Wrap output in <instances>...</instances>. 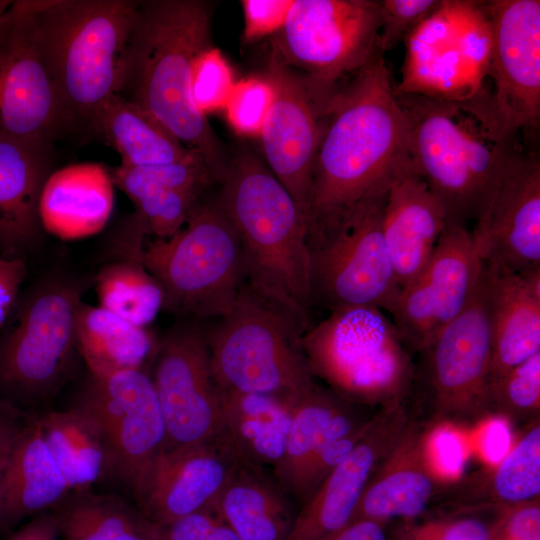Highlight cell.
Here are the masks:
<instances>
[{
    "instance_id": "ac0fdd59",
    "label": "cell",
    "mask_w": 540,
    "mask_h": 540,
    "mask_svg": "<svg viewBox=\"0 0 540 540\" xmlns=\"http://www.w3.org/2000/svg\"><path fill=\"white\" fill-rule=\"evenodd\" d=\"M70 132L39 52L29 0L0 25V137L52 144Z\"/></svg>"
},
{
    "instance_id": "60d3db41",
    "label": "cell",
    "mask_w": 540,
    "mask_h": 540,
    "mask_svg": "<svg viewBox=\"0 0 540 540\" xmlns=\"http://www.w3.org/2000/svg\"><path fill=\"white\" fill-rule=\"evenodd\" d=\"M234 85L232 70L217 48H206L193 61L191 96L204 115L225 108Z\"/></svg>"
},
{
    "instance_id": "44dd1931",
    "label": "cell",
    "mask_w": 540,
    "mask_h": 540,
    "mask_svg": "<svg viewBox=\"0 0 540 540\" xmlns=\"http://www.w3.org/2000/svg\"><path fill=\"white\" fill-rule=\"evenodd\" d=\"M410 418L408 401L380 408L352 451L301 506L286 540H322L348 525L369 480Z\"/></svg>"
},
{
    "instance_id": "c3c4849f",
    "label": "cell",
    "mask_w": 540,
    "mask_h": 540,
    "mask_svg": "<svg viewBox=\"0 0 540 540\" xmlns=\"http://www.w3.org/2000/svg\"><path fill=\"white\" fill-rule=\"evenodd\" d=\"M430 446L437 467L440 463V471L445 468L447 476L453 479L451 476L460 469L464 460L463 448L455 433L448 427L434 429L430 437Z\"/></svg>"
},
{
    "instance_id": "7bdbcfd3",
    "label": "cell",
    "mask_w": 540,
    "mask_h": 540,
    "mask_svg": "<svg viewBox=\"0 0 540 540\" xmlns=\"http://www.w3.org/2000/svg\"><path fill=\"white\" fill-rule=\"evenodd\" d=\"M441 0H379V50H390L426 19Z\"/></svg>"
},
{
    "instance_id": "d4e9b609",
    "label": "cell",
    "mask_w": 540,
    "mask_h": 540,
    "mask_svg": "<svg viewBox=\"0 0 540 540\" xmlns=\"http://www.w3.org/2000/svg\"><path fill=\"white\" fill-rule=\"evenodd\" d=\"M110 176L113 185L133 202L148 236L155 239L170 238L182 229L215 184L202 160L145 167L119 165Z\"/></svg>"
},
{
    "instance_id": "836d02e7",
    "label": "cell",
    "mask_w": 540,
    "mask_h": 540,
    "mask_svg": "<svg viewBox=\"0 0 540 540\" xmlns=\"http://www.w3.org/2000/svg\"><path fill=\"white\" fill-rule=\"evenodd\" d=\"M89 130L119 154L122 166L203 161L153 115L118 93L97 109Z\"/></svg>"
},
{
    "instance_id": "2e32d148",
    "label": "cell",
    "mask_w": 540,
    "mask_h": 540,
    "mask_svg": "<svg viewBox=\"0 0 540 540\" xmlns=\"http://www.w3.org/2000/svg\"><path fill=\"white\" fill-rule=\"evenodd\" d=\"M264 77L273 100L259 135L263 161L307 219L323 119L335 90L313 85L271 53Z\"/></svg>"
},
{
    "instance_id": "11a10c76",
    "label": "cell",
    "mask_w": 540,
    "mask_h": 540,
    "mask_svg": "<svg viewBox=\"0 0 540 540\" xmlns=\"http://www.w3.org/2000/svg\"><path fill=\"white\" fill-rule=\"evenodd\" d=\"M12 1L10 0H0V25L5 17L7 10L9 9Z\"/></svg>"
},
{
    "instance_id": "ab89813d",
    "label": "cell",
    "mask_w": 540,
    "mask_h": 540,
    "mask_svg": "<svg viewBox=\"0 0 540 540\" xmlns=\"http://www.w3.org/2000/svg\"><path fill=\"white\" fill-rule=\"evenodd\" d=\"M505 507L442 514L390 524L392 540H490L492 528Z\"/></svg>"
},
{
    "instance_id": "8d00e7d4",
    "label": "cell",
    "mask_w": 540,
    "mask_h": 540,
    "mask_svg": "<svg viewBox=\"0 0 540 540\" xmlns=\"http://www.w3.org/2000/svg\"><path fill=\"white\" fill-rule=\"evenodd\" d=\"M70 491L88 489L106 476V455L92 423L73 408L35 418Z\"/></svg>"
},
{
    "instance_id": "277c9868",
    "label": "cell",
    "mask_w": 540,
    "mask_h": 540,
    "mask_svg": "<svg viewBox=\"0 0 540 540\" xmlns=\"http://www.w3.org/2000/svg\"><path fill=\"white\" fill-rule=\"evenodd\" d=\"M220 184L218 201L241 241L244 285L305 333L312 305L306 216L248 146L235 150Z\"/></svg>"
},
{
    "instance_id": "d6a6232c",
    "label": "cell",
    "mask_w": 540,
    "mask_h": 540,
    "mask_svg": "<svg viewBox=\"0 0 540 540\" xmlns=\"http://www.w3.org/2000/svg\"><path fill=\"white\" fill-rule=\"evenodd\" d=\"M220 394L223 433L241 462L272 471L284 453L294 411L301 400L221 390Z\"/></svg>"
},
{
    "instance_id": "5bb4252c",
    "label": "cell",
    "mask_w": 540,
    "mask_h": 540,
    "mask_svg": "<svg viewBox=\"0 0 540 540\" xmlns=\"http://www.w3.org/2000/svg\"><path fill=\"white\" fill-rule=\"evenodd\" d=\"M70 408L97 430L106 455V476L130 490L164 449L163 414L151 377L143 369L89 372Z\"/></svg>"
},
{
    "instance_id": "603a6c76",
    "label": "cell",
    "mask_w": 540,
    "mask_h": 540,
    "mask_svg": "<svg viewBox=\"0 0 540 540\" xmlns=\"http://www.w3.org/2000/svg\"><path fill=\"white\" fill-rule=\"evenodd\" d=\"M433 430L410 418L369 480L352 521L371 519L391 524L420 518L429 511L451 480L434 461L430 446Z\"/></svg>"
},
{
    "instance_id": "816d5d0a",
    "label": "cell",
    "mask_w": 540,
    "mask_h": 540,
    "mask_svg": "<svg viewBox=\"0 0 540 540\" xmlns=\"http://www.w3.org/2000/svg\"><path fill=\"white\" fill-rule=\"evenodd\" d=\"M494 421L486 427L485 432V452L489 460L503 458L507 454V444L509 442V432L505 422L501 419L493 418Z\"/></svg>"
},
{
    "instance_id": "e0dca14e",
    "label": "cell",
    "mask_w": 540,
    "mask_h": 540,
    "mask_svg": "<svg viewBox=\"0 0 540 540\" xmlns=\"http://www.w3.org/2000/svg\"><path fill=\"white\" fill-rule=\"evenodd\" d=\"M482 266L470 229L447 222L431 258L400 290L390 314L413 357L467 307Z\"/></svg>"
},
{
    "instance_id": "681fc988",
    "label": "cell",
    "mask_w": 540,
    "mask_h": 540,
    "mask_svg": "<svg viewBox=\"0 0 540 540\" xmlns=\"http://www.w3.org/2000/svg\"><path fill=\"white\" fill-rule=\"evenodd\" d=\"M389 526V523L371 519L354 520L322 540H392Z\"/></svg>"
},
{
    "instance_id": "484cf974",
    "label": "cell",
    "mask_w": 540,
    "mask_h": 540,
    "mask_svg": "<svg viewBox=\"0 0 540 540\" xmlns=\"http://www.w3.org/2000/svg\"><path fill=\"white\" fill-rule=\"evenodd\" d=\"M52 173V144L0 137V256L25 259L44 230L39 198Z\"/></svg>"
},
{
    "instance_id": "52a82bcc",
    "label": "cell",
    "mask_w": 540,
    "mask_h": 540,
    "mask_svg": "<svg viewBox=\"0 0 540 540\" xmlns=\"http://www.w3.org/2000/svg\"><path fill=\"white\" fill-rule=\"evenodd\" d=\"M88 283L48 277L19 296L0 335V401L20 412L50 401L79 353L76 322Z\"/></svg>"
},
{
    "instance_id": "d6986e66",
    "label": "cell",
    "mask_w": 540,
    "mask_h": 540,
    "mask_svg": "<svg viewBox=\"0 0 540 540\" xmlns=\"http://www.w3.org/2000/svg\"><path fill=\"white\" fill-rule=\"evenodd\" d=\"M492 29L490 102L511 132L537 130L540 119V1L487 2Z\"/></svg>"
},
{
    "instance_id": "8fae6325",
    "label": "cell",
    "mask_w": 540,
    "mask_h": 540,
    "mask_svg": "<svg viewBox=\"0 0 540 540\" xmlns=\"http://www.w3.org/2000/svg\"><path fill=\"white\" fill-rule=\"evenodd\" d=\"M491 354L480 277L467 307L414 356L411 417L431 429L468 428L492 419Z\"/></svg>"
},
{
    "instance_id": "db71d44e",
    "label": "cell",
    "mask_w": 540,
    "mask_h": 540,
    "mask_svg": "<svg viewBox=\"0 0 540 540\" xmlns=\"http://www.w3.org/2000/svg\"><path fill=\"white\" fill-rule=\"evenodd\" d=\"M12 444L13 443L0 447V512L2 505L4 477Z\"/></svg>"
},
{
    "instance_id": "4316f807",
    "label": "cell",
    "mask_w": 540,
    "mask_h": 540,
    "mask_svg": "<svg viewBox=\"0 0 540 540\" xmlns=\"http://www.w3.org/2000/svg\"><path fill=\"white\" fill-rule=\"evenodd\" d=\"M446 223L442 205L415 167L390 186L382 230L400 290L425 267Z\"/></svg>"
},
{
    "instance_id": "f1b7e54d",
    "label": "cell",
    "mask_w": 540,
    "mask_h": 540,
    "mask_svg": "<svg viewBox=\"0 0 540 540\" xmlns=\"http://www.w3.org/2000/svg\"><path fill=\"white\" fill-rule=\"evenodd\" d=\"M378 410L315 384L295 408L284 453L272 474L292 498L310 460L330 442L366 426Z\"/></svg>"
},
{
    "instance_id": "1f68e13d",
    "label": "cell",
    "mask_w": 540,
    "mask_h": 540,
    "mask_svg": "<svg viewBox=\"0 0 540 540\" xmlns=\"http://www.w3.org/2000/svg\"><path fill=\"white\" fill-rule=\"evenodd\" d=\"M70 489L48 449L36 420L25 424L15 438L6 467L0 524L54 509Z\"/></svg>"
},
{
    "instance_id": "3957f363",
    "label": "cell",
    "mask_w": 540,
    "mask_h": 540,
    "mask_svg": "<svg viewBox=\"0 0 540 540\" xmlns=\"http://www.w3.org/2000/svg\"><path fill=\"white\" fill-rule=\"evenodd\" d=\"M210 28L211 10L204 1H140L118 94L159 120L221 183L228 161L190 89L193 61L211 46Z\"/></svg>"
},
{
    "instance_id": "f6af8a7d",
    "label": "cell",
    "mask_w": 540,
    "mask_h": 540,
    "mask_svg": "<svg viewBox=\"0 0 540 540\" xmlns=\"http://www.w3.org/2000/svg\"><path fill=\"white\" fill-rule=\"evenodd\" d=\"M294 0H243L241 1L244 27V44H255L274 36L284 25Z\"/></svg>"
},
{
    "instance_id": "7dc6e473",
    "label": "cell",
    "mask_w": 540,
    "mask_h": 540,
    "mask_svg": "<svg viewBox=\"0 0 540 540\" xmlns=\"http://www.w3.org/2000/svg\"><path fill=\"white\" fill-rule=\"evenodd\" d=\"M25 259L0 256V331L6 323L27 276Z\"/></svg>"
},
{
    "instance_id": "8992f818",
    "label": "cell",
    "mask_w": 540,
    "mask_h": 540,
    "mask_svg": "<svg viewBox=\"0 0 540 540\" xmlns=\"http://www.w3.org/2000/svg\"><path fill=\"white\" fill-rule=\"evenodd\" d=\"M135 260L159 282L163 309L184 319L226 314L245 284L241 241L217 196L202 199L172 237L146 240Z\"/></svg>"
},
{
    "instance_id": "74e56055",
    "label": "cell",
    "mask_w": 540,
    "mask_h": 540,
    "mask_svg": "<svg viewBox=\"0 0 540 540\" xmlns=\"http://www.w3.org/2000/svg\"><path fill=\"white\" fill-rule=\"evenodd\" d=\"M93 284L99 307L133 325L146 328L163 309L162 288L140 261L117 258L100 268Z\"/></svg>"
},
{
    "instance_id": "83f0119b",
    "label": "cell",
    "mask_w": 540,
    "mask_h": 540,
    "mask_svg": "<svg viewBox=\"0 0 540 540\" xmlns=\"http://www.w3.org/2000/svg\"><path fill=\"white\" fill-rule=\"evenodd\" d=\"M540 423L524 432L501 462L449 480L432 506L443 514L507 507L539 498ZM430 508V509H431ZM429 509V510H430Z\"/></svg>"
},
{
    "instance_id": "f35d334b",
    "label": "cell",
    "mask_w": 540,
    "mask_h": 540,
    "mask_svg": "<svg viewBox=\"0 0 540 540\" xmlns=\"http://www.w3.org/2000/svg\"><path fill=\"white\" fill-rule=\"evenodd\" d=\"M492 419L524 428L539 419L540 353L518 364L490 386Z\"/></svg>"
},
{
    "instance_id": "ee69618b",
    "label": "cell",
    "mask_w": 540,
    "mask_h": 540,
    "mask_svg": "<svg viewBox=\"0 0 540 540\" xmlns=\"http://www.w3.org/2000/svg\"><path fill=\"white\" fill-rule=\"evenodd\" d=\"M150 540H239L209 506L165 524L151 523Z\"/></svg>"
},
{
    "instance_id": "7a4b0ae2",
    "label": "cell",
    "mask_w": 540,
    "mask_h": 540,
    "mask_svg": "<svg viewBox=\"0 0 540 540\" xmlns=\"http://www.w3.org/2000/svg\"><path fill=\"white\" fill-rule=\"evenodd\" d=\"M396 97L408 119L413 165L447 222L475 223L524 152L519 134L505 128L489 94L461 102L417 94Z\"/></svg>"
},
{
    "instance_id": "4dcf8cb0",
    "label": "cell",
    "mask_w": 540,
    "mask_h": 540,
    "mask_svg": "<svg viewBox=\"0 0 540 540\" xmlns=\"http://www.w3.org/2000/svg\"><path fill=\"white\" fill-rule=\"evenodd\" d=\"M293 503L271 471L240 462L211 505L239 540H286Z\"/></svg>"
},
{
    "instance_id": "9c48e42d",
    "label": "cell",
    "mask_w": 540,
    "mask_h": 540,
    "mask_svg": "<svg viewBox=\"0 0 540 540\" xmlns=\"http://www.w3.org/2000/svg\"><path fill=\"white\" fill-rule=\"evenodd\" d=\"M387 192L307 221L312 303L329 312L371 306L391 314L400 287L382 230Z\"/></svg>"
},
{
    "instance_id": "bcb514c9",
    "label": "cell",
    "mask_w": 540,
    "mask_h": 540,
    "mask_svg": "<svg viewBox=\"0 0 540 540\" xmlns=\"http://www.w3.org/2000/svg\"><path fill=\"white\" fill-rule=\"evenodd\" d=\"M490 540H540L539 498L505 507L493 525Z\"/></svg>"
},
{
    "instance_id": "b9f144b4",
    "label": "cell",
    "mask_w": 540,
    "mask_h": 540,
    "mask_svg": "<svg viewBox=\"0 0 540 540\" xmlns=\"http://www.w3.org/2000/svg\"><path fill=\"white\" fill-rule=\"evenodd\" d=\"M272 100L273 89L265 77L239 81L224 108L230 125L239 134L260 135Z\"/></svg>"
},
{
    "instance_id": "ffe728a7",
    "label": "cell",
    "mask_w": 540,
    "mask_h": 540,
    "mask_svg": "<svg viewBox=\"0 0 540 540\" xmlns=\"http://www.w3.org/2000/svg\"><path fill=\"white\" fill-rule=\"evenodd\" d=\"M241 460L224 433L201 444L162 451L131 492L140 513L165 524L209 506Z\"/></svg>"
},
{
    "instance_id": "ba28073f",
    "label": "cell",
    "mask_w": 540,
    "mask_h": 540,
    "mask_svg": "<svg viewBox=\"0 0 540 540\" xmlns=\"http://www.w3.org/2000/svg\"><path fill=\"white\" fill-rule=\"evenodd\" d=\"M302 347L313 376L350 402L380 409L409 399L414 357L379 308L331 311L304 333Z\"/></svg>"
},
{
    "instance_id": "4fadbf2b",
    "label": "cell",
    "mask_w": 540,
    "mask_h": 540,
    "mask_svg": "<svg viewBox=\"0 0 540 540\" xmlns=\"http://www.w3.org/2000/svg\"><path fill=\"white\" fill-rule=\"evenodd\" d=\"M379 29V0H294L270 53L317 87L333 90L380 51Z\"/></svg>"
},
{
    "instance_id": "f5cc1de1",
    "label": "cell",
    "mask_w": 540,
    "mask_h": 540,
    "mask_svg": "<svg viewBox=\"0 0 540 540\" xmlns=\"http://www.w3.org/2000/svg\"><path fill=\"white\" fill-rule=\"evenodd\" d=\"M19 411L0 401V447L13 443L25 425L19 423Z\"/></svg>"
},
{
    "instance_id": "5b68a950",
    "label": "cell",
    "mask_w": 540,
    "mask_h": 540,
    "mask_svg": "<svg viewBox=\"0 0 540 540\" xmlns=\"http://www.w3.org/2000/svg\"><path fill=\"white\" fill-rule=\"evenodd\" d=\"M39 52L69 131L121 88L140 1L29 0Z\"/></svg>"
},
{
    "instance_id": "f546056e",
    "label": "cell",
    "mask_w": 540,
    "mask_h": 540,
    "mask_svg": "<svg viewBox=\"0 0 540 540\" xmlns=\"http://www.w3.org/2000/svg\"><path fill=\"white\" fill-rule=\"evenodd\" d=\"M110 172L98 163H79L53 171L39 198L44 231L65 240L98 233L114 204Z\"/></svg>"
},
{
    "instance_id": "6da1fadb",
    "label": "cell",
    "mask_w": 540,
    "mask_h": 540,
    "mask_svg": "<svg viewBox=\"0 0 540 540\" xmlns=\"http://www.w3.org/2000/svg\"><path fill=\"white\" fill-rule=\"evenodd\" d=\"M350 76L326 108L307 221L388 190L414 167L408 119L383 53Z\"/></svg>"
},
{
    "instance_id": "7402d4cb",
    "label": "cell",
    "mask_w": 540,
    "mask_h": 540,
    "mask_svg": "<svg viewBox=\"0 0 540 540\" xmlns=\"http://www.w3.org/2000/svg\"><path fill=\"white\" fill-rule=\"evenodd\" d=\"M483 261L525 274L540 269V161L523 152L470 229Z\"/></svg>"
},
{
    "instance_id": "9a60e30c",
    "label": "cell",
    "mask_w": 540,
    "mask_h": 540,
    "mask_svg": "<svg viewBox=\"0 0 540 540\" xmlns=\"http://www.w3.org/2000/svg\"><path fill=\"white\" fill-rule=\"evenodd\" d=\"M150 375L163 414V451L223 433L220 390L212 374L203 322L180 318L158 340Z\"/></svg>"
},
{
    "instance_id": "f907efd6",
    "label": "cell",
    "mask_w": 540,
    "mask_h": 540,
    "mask_svg": "<svg viewBox=\"0 0 540 540\" xmlns=\"http://www.w3.org/2000/svg\"><path fill=\"white\" fill-rule=\"evenodd\" d=\"M59 536L56 517L52 511L37 514L11 540H52Z\"/></svg>"
},
{
    "instance_id": "e575fe53",
    "label": "cell",
    "mask_w": 540,
    "mask_h": 540,
    "mask_svg": "<svg viewBox=\"0 0 540 540\" xmlns=\"http://www.w3.org/2000/svg\"><path fill=\"white\" fill-rule=\"evenodd\" d=\"M76 337L89 372L99 375L142 369L156 344L146 328L84 302L77 316Z\"/></svg>"
},
{
    "instance_id": "7c38bea8",
    "label": "cell",
    "mask_w": 540,
    "mask_h": 540,
    "mask_svg": "<svg viewBox=\"0 0 540 540\" xmlns=\"http://www.w3.org/2000/svg\"><path fill=\"white\" fill-rule=\"evenodd\" d=\"M396 95L469 101L489 94L492 29L486 2L441 0L404 40Z\"/></svg>"
},
{
    "instance_id": "d590c367",
    "label": "cell",
    "mask_w": 540,
    "mask_h": 540,
    "mask_svg": "<svg viewBox=\"0 0 540 540\" xmlns=\"http://www.w3.org/2000/svg\"><path fill=\"white\" fill-rule=\"evenodd\" d=\"M52 512L63 540H150L151 522L117 496L73 490Z\"/></svg>"
},
{
    "instance_id": "30bf717a",
    "label": "cell",
    "mask_w": 540,
    "mask_h": 540,
    "mask_svg": "<svg viewBox=\"0 0 540 540\" xmlns=\"http://www.w3.org/2000/svg\"><path fill=\"white\" fill-rule=\"evenodd\" d=\"M203 328L221 391L300 401L315 386L302 347L304 333L245 285L231 309Z\"/></svg>"
},
{
    "instance_id": "cb8c5ba5",
    "label": "cell",
    "mask_w": 540,
    "mask_h": 540,
    "mask_svg": "<svg viewBox=\"0 0 540 540\" xmlns=\"http://www.w3.org/2000/svg\"><path fill=\"white\" fill-rule=\"evenodd\" d=\"M481 283L491 331V386L540 353V269L518 274L483 261Z\"/></svg>"
}]
</instances>
